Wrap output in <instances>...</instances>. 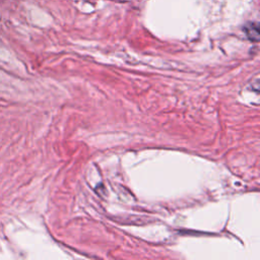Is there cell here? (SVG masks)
I'll return each instance as SVG.
<instances>
[{
  "label": "cell",
  "instance_id": "obj_1",
  "mask_svg": "<svg viewBox=\"0 0 260 260\" xmlns=\"http://www.w3.org/2000/svg\"><path fill=\"white\" fill-rule=\"evenodd\" d=\"M247 35L250 40L257 42L259 40V30L257 25H251L249 28H247Z\"/></svg>",
  "mask_w": 260,
  "mask_h": 260
}]
</instances>
